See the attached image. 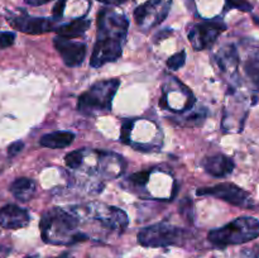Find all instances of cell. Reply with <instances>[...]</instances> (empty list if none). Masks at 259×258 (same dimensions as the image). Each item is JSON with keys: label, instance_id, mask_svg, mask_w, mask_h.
<instances>
[{"label": "cell", "instance_id": "obj_9", "mask_svg": "<svg viewBox=\"0 0 259 258\" xmlns=\"http://www.w3.org/2000/svg\"><path fill=\"white\" fill-rule=\"evenodd\" d=\"M56 51L60 53L65 65L68 67H76L83 62L86 57V46L83 43L72 42L71 39L57 35L53 38Z\"/></svg>", "mask_w": 259, "mask_h": 258}, {"label": "cell", "instance_id": "obj_11", "mask_svg": "<svg viewBox=\"0 0 259 258\" xmlns=\"http://www.w3.org/2000/svg\"><path fill=\"white\" fill-rule=\"evenodd\" d=\"M95 217L98 222L101 223V225L118 232H123L129 223L125 211L115 206L96 205Z\"/></svg>", "mask_w": 259, "mask_h": 258}, {"label": "cell", "instance_id": "obj_27", "mask_svg": "<svg viewBox=\"0 0 259 258\" xmlns=\"http://www.w3.org/2000/svg\"><path fill=\"white\" fill-rule=\"evenodd\" d=\"M65 7H66V0H58L57 3L55 4L52 9V14L56 19L61 18L63 15V12H65Z\"/></svg>", "mask_w": 259, "mask_h": 258}, {"label": "cell", "instance_id": "obj_29", "mask_svg": "<svg viewBox=\"0 0 259 258\" xmlns=\"http://www.w3.org/2000/svg\"><path fill=\"white\" fill-rule=\"evenodd\" d=\"M28 5H32V7H38V5H43L46 3H50L52 0H24Z\"/></svg>", "mask_w": 259, "mask_h": 258}, {"label": "cell", "instance_id": "obj_16", "mask_svg": "<svg viewBox=\"0 0 259 258\" xmlns=\"http://www.w3.org/2000/svg\"><path fill=\"white\" fill-rule=\"evenodd\" d=\"M217 61L223 72L230 73V75L237 72L239 60H238V53L234 46L223 47V50L219 51V53L217 55Z\"/></svg>", "mask_w": 259, "mask_h": 258}, {"label": "cell", "instance_id": "obj_20", "mask_svg": "<svg viewBox=\"0 0 259 258\" xmlns=\"http://www.w3.org/2000/svg\"><path fill=\"white\" fill-rule=\"evenodd\" d=\"M186 62V52L185 51H181L179 53H175L174 56L167 60V66H168L169 70L172 71H177L182 67Z\"/></svg>", "mask_w": 259, "mask_h": 258}, {"label": "cell", "instance_id": "obj_8", "mask_svg": "<svg viewBox=\"0 0 259 258\" xmlns=\"http://www.w3.org/2000/svg\"><path fill=\"white\" fill-rule=\"evenodd\" d=\"M171 0H149L134 10V19L141 27L153 28L166 19Z\"/></svg>", "mask_w": 259, "mask_h": 258}, {"label": "cell", "instance_id": "obj_1", "mask_svg": "<svg viewBox=\"0 0 259 258\" xmlns=\"http://www.w3.org/2000/svg\"><path fill=\"white\" fill-rule=\"evenodd\" d=\"M129 22L123 14L103 9L98 14V39L91 55L90 65L100 67L120 58Z\"/></svg>", "mask_w": 259, "mask_h": 258}, {"label": "cell", "instance_id": "obj_13", "mask_svg": "<svg viewBox=\"0 0 259 258\" xmlns=\"http://www.w3.org/2000/svg\"><path fill=\"white\" fill-rule=\"evenodd\" d=\"M205 171L214 177H225L230 175L234 169L235 163L230 157L225 154H215L205 158L202 162Z\"/></svg>", "mask_w": 259, "mask_h": 258}, {"label": "cell", "instance_id": "obj_24", "mask_svg": "<svg viewBox=\"0 0 259 258\" xmlns=\"http://www.w3.org/2000/svg\"><path fill=\"white\" fill-rule=\"evenodd\" d=\"M132 126H133V121L132 120H125L121 125V133L120 138L124 143H129V137H131Z\"/></svg>", "mask_w": 259, "mask_h": 258}, {"label": "cell", "instance_id": "obj_30", "mask_svg": "<svg viewBox=\"0 0 259 258\" xmlns=\"http://www.w3.org/2000/svg\"><path fill=\"white\" fill-rule=\"evenodd\" d=\"M254 20H255V22L259 23V19H257V18H254Z\"/></svg>", "mask_w": 259, "mask_h": 258}, {"label": "cell", "instance_id": "obj_26", "mask_svg": "<svg viewBox=\"0 0 259 258\" xmlns=\"http://www.w3.org/2000/svg\"><path fill=\"white\" fill-rule=\"evenodd\" d=\"M23 148H24V143H23V142H20V141L13 142V143L8 147V156L9 157L17 156L18 153H20V152H22Z\"/></svg>", "mask_w": 259, "mask_h": 258}, {"label": "cell", "instance_id": "obj_18", "mask_svg": "<svg viewBox=\"0 0 259 258\" xmlns=\"http://www.w3.org/2000/svg\"><path fill=\"white\" fill-rule=\"evenodd\" d=\"M245 72L255 82L259 85V56L250 58L245 65Z\"/></svg>", "mask_w": 259, "mask_h": 258}, {"label": "cell", "instance_id": "obj_22", "mask_svg": "<svg viewBox=\"0 0 259 258\" xmlns=\"http://www.w3.org/2000/svg\"><path fill=\"white\" fill-rule=\"evenodd\" d=\"M149 176H151V172L142 171V172H137V174L132 175V176L129 177V180L137 185H146L147 182H148Z\"/></svg>", "mask_w": 259, "mask_h": 258}, {"label": "cell", "instance_id": "obj_14", "mask_svg": "<svg viewBox=\"0 0 259 258\" xmlns=\"http://www.w3.org/2000/svg\"><path fill=\"white\" fill-rule=\"evenodd\" d=\"M73 139H75V134L71 133V132L58 131L45 134V136L40 138L39 144L42 147H46V148L61 149L70 146L73 142Z\"/></svg>", "mask_w": 259, "mask_h": 258}, {"label": "cell", "instance_id": "obj_19", "mask_svg": "<svg viewBox=\"0 0 259 258\" xmlns=\"http://www.w3.org/2000/svg\"><path fill=\"white\" fill-rule=\"evenodd\" d=\"M82 158H83L82 151H72L68 154H66L65 163L67 167L75 169V168H78V167L82 164Z\"/></svg>", "mask_w": 259, "mask_h": 258}, {"label": "cell", "instance_id": "obj_25", "mask_svg": "<svg viewBox=\"0 0 259 258\" xmlns=\"http://www.w3.org/2000/svg\"><path fill=\"white\" fill-rule=\"evenodd\" d=\"M239 258H259V244L243 249L240 252Z\"/></svg>", "mask_w": 259, "mask_h": 258}, {"label": "cell", "instance_id": "obj_28", "mask_svg": "<svg viewBox=\"0 0 259 258\" xmlns=\"http://www.w3.org/2000/svg\"><path fill=\"white\" fill-rule=\"evenodd\" d=\"M99 3H103V4H106V5H120V4H124V3H126L128 0H98Z\"/></svg>", "mask_w": 259, "mask_h": 258}, {"label": "cell", "instance_id": "obj_4", "mask_svg": "<svg viewBox=\"0 0 259 258\" xmlns=\"http://www.w3.org/2000/svg\"><path fill=\"white\" fill-rule=\"evenodd\" d=\"M120 85L119 78L101 80L94 83L77 100V110L85 115H98L111 110L114 95Z\"/></svg>", "mask_w": 259, "mask_h": 258}, {"label": "cell", "instance_id": "obj_7", "mask_svg": "<svg viewBox=\"0 0 259 258\" xmlns=\"http://www.w3.org/2000/svg\"><path fill=\"white\" fill-rule=\"evenodd\" d=\"M227 29V25L219 20H211L195 24L189 30V40L195 51H202L212 47L218 37Z\"/></svg>", "mask_w": 259, "mask_h": 258}, {"label": "cell", "instance_id": "obj_15", "mask_svg": "<svg viewBox=\"0 0 259 258\" xmlns=\"http://www.w3.org/2000/svg\"><path fill=\"white\" fill-rule=\"evenodd\" d=\"M10 192L17 200L22 202H27L34 196L35 194V182L27 177L17 179L10 185Z\"/></svg>", "mask_w": 259, "mask_h": 258}, {"label": "cell", "instance_id": "obj_2", "mask_svg": "<svg viewBox=\"0 0 259 258\" xmlns=\"http://www.w3.org/2000/svg\"><path fill=\"white\" fill-rule=\"evenodd\" d=\"M78 218L75 211L55 209L48 210L43 214L40 220L42 238L51 244H73L85 242L89 237L83 233L76 232Z\"/></svg>", "mask_w": 259, "mask_h": 258}, {"label": "cell", "instance_id": "obj_17", "mask_svg": "<svg viewBox=\"0 0 259 258\" xmlns=\"http://www.w3.org/2000/svg\"><path fill=\"white\" fill-rule=\"evenodd\" d=\"M91 22L89 19H76L72 20L68 24H63L56 29L57 35L67 39H72V38H77L82 35L86 30L90 28Z\"/></svg>", "mask_w": 259, "mask_h": 258}, {"label": "cell", "instance_id": "obj_12", "mask_svg": "<svg viewBox=\"0 0 259 258\" xmlns=\"http://www.w3.org/2000/svg\"><path fill=\"white\" fill-rule=\"evenodd\" d=\"M29 212L18 205L8 204L0 209V225L5 229H20L29 224Z\"/></svg>", "mask_w": 259, "mask_h": 258}, {"label": "cell", "instance_id": "obj_3", "mask_svg": "<svg viewBox=\"0 0 259 258\" xmlns=\"http://www.w3.org/2000/svg\"><path fill=\"white\" fill-rule=\"evenodd\" d=\"M259 237V220L252 217H240L224 227L210 230L207 239L218 247L243 244Z\"/></svg>", "mask_w": 259, "mask_h": 258}, {"label": "cell", "instance_id": "obj_10", "mask_svg": "<svg viewBox=\"0 0 259 258\" xmlns=\"http://www.w3.org/2000/svg\"><path fill=\"white\" fill-rule=\"evenodd\" d=\"M10 25L19 32L27 33V34H43L53 30L55 25L51 19L47 18L29 17L27 14L14 15L8 18Z\"/></svg>", "mask_w": 259, "mask_h": 258}, {"label": "cell", "instance_id": "obj_21", "mask_svg": "<svg viewBox=\"0 0 259 258\" xmlns=\"http://www.w3.org/2000/svg\"><path fill=\"white\" fill-rule=\"evenodd\" d=\"M227 7L243 10V12H250L253 9L252 4L247 0H227Z\"/></svg>", "mask_w": 259, "mask_h": 258}, {"label": "cell", "instance_id": "obj_23", "mask_svg": "<svg viewBox=\"0 0 259 258\" xmlns=\"http://www.w3.org/2000/svg\"><path fill=\"white\" fill-rule=\"evenodd\" d=\"M15 40V34L12 32H4L0 34V47L8 48L13 46Z\"/></svg>", "mask_w": 259, "mask_h": 258}, {"label": "cell", "instance_id": "obj_5", "mask_svg": "<svg viewBox=\"0 0 259 258\" xmlns=\"http://www.w3.org/2000/svg\"><path fill=\"white\" fill-rule=\"evenodd\" d=\"M190 238V233L186 229L175 225L159 223L149 225L138 233V243L143 247L158 248L169 245H182Z\"/></svg>", "mask_w": 259, "mask_h": 258}, {"label": "cell", "instance_id": "obj_6", "mask_svg": "<svg viewBox=\"0 0 259 258\" xmlns=\"http://www.w3.org/2000/svg\"><path fill=\"white\" fill-rule=\"evenodd\" d=\"M197 196H212L217 199L227 201L234 206L239 207H250L253 206L252 199L245 190L240 189L239 186L229 182L215 185L210 187H201L197 189Z\"/></svg>", "mask_w": 259, "mask_h": 258}]
</instances>
